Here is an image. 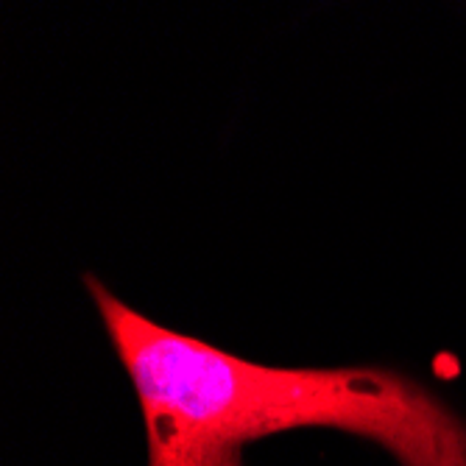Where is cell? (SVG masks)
Returning <instances> with one entry per match:
<instances>
[{
	"mask_svg": "<svg viewBox=\"0 0 466 466\" xmlns=\"http://www.w3.org/2000/svg\"><path fill=\"white\" fill-rule=\"evenodd\" d=\"M87 288L135 383L148 466H243L248 441L296 428L363 436L402 466H466V425L402 374L251 363Z\"/></svg>",
	"mask_w": 466,
	"mask_h": 466,
	"instance_id": "obj_1",
	"label": "cell"
}]
</instances>
